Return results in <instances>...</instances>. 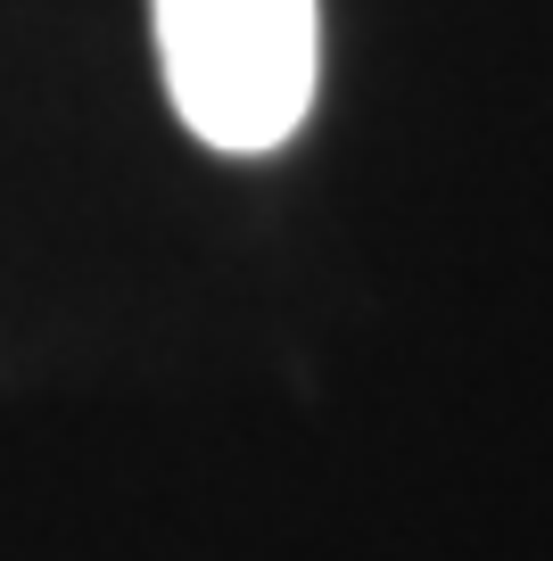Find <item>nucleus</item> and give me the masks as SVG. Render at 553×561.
I'll list each match as a JSON object with an SVG mask.
<instances>
[{"label": "nucleus", "mask_w": 553, "mask_h": 561, "mask_svg": "<svg viewBox=\"0 0 553 561\" xmlns=\"http://www.w3.org/2000/svg\"><path fill=\"white\" fill-rule=\"evenodd\" d=\"M173 116L224 158H264L306 124L323 75L314 0H149Z\"/></svg>", "instance_id": "obj_1"}]
</instances>
